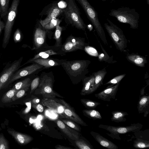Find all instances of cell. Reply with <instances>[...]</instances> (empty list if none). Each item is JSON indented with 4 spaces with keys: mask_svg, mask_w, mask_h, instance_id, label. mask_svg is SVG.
Wrapping results in <instances>:
<instances>
[{
    "mask_svg": "<svg viewBox=\"0 0 149 149\" xmlns=\"http://www.w3.org/2000/svg\"><path fill=\"white\" fill-rule=\"evenodd\" d=\"M88 44L85 42L84 38L76 37L71 35L66 39L61 45V50L64 55L68 52L78 50H84L85 47Z\"/></svg>",
    "mask_w": 149,
    "mask_h": 149,
    "instance_id": "cell-9",
    "label": "cell"
},
{
    "mask_svg": "<svg viewBox=\"0 0 149 149\" xmlns=\"http://www.w3.org/2000/svg\"><path fill=\"white\" fill-rule=\"evenodd\" d=\"M40 77L38 76L31 81V91L30 93H32L37 88L40 82Z\"/></svg>",
    "mask_w": 149,
    "mask_h": 149,
    "instance_id": "cell-39",
    "label": "cell"
},
{
    "mask_svg": "<svg viewBox=\"0 0 149 149\" xmlns=\"http://www.w3.org/2000/svg\"><path fill=\"white\" fill-rule=\"evenodd\" d=\"M64 105V110L62 115L67 119L72 120L82 126L88 125L76 113L73 108L64 100L61 99H57Z\"/></svg>",
    "mask_w": 149,
    "mask_h": 149,
    "instance_id": "cell-15",
    "label": "cell"
},
{
    "mask_svg": "<svg viewBox=\"0 0 149 149\" xmlns=\"http://www.w3.org/2000/svg\"><path fill=\"white\" fill-rule=\"evenodd\" d=\"M57 20V19L56 18L52 19L49 23L46 24L44 28L48 31L55 27H56Z\"/></svg>",
    "mask_w": 149,
    "mask_h": 149,
    "instance_id": "cell-42",
    "label": "cell"
},
{
    "mask_svg": "<svg viewBox=\"0 0 149 149\" xmlns=\"http://www.w3.org/2000/svg\"><path fill=\"white\" fill-rule=\"evenodd\" d=\"M5 24L0 18V34L1 33L2 30L4 28Z\"/></svg>",
    "mask_w": 149,
    "mask_h": 149,
    "instance_id": "cell-46",
    "label": "cell"
},
{
    "mask_svg": "<svg viewBox=\"0 0 149 149\" xmlns=\"http://www.w3.org/2000/svg\"><path fill=\"white\" fill-rule=\"evenodd\" d=\"M90 133L95 140L101 146L108 149H118V146L98 133L91 131Z\"/></svg>",
    "mask_w": 149,
    "mask_h": 149,
    "instance_id": "cell-20",
    "label": "cell"
},
{
    "mask_svg": "<svg viewBox=\"0 0 149 149\" xmlns=\"http://www.w3.org/2000/svg\"><path fill=\"white\" fill-rule=\"evenodd\" d=\"M84 11L88 19L93 25L97 33L105 45H108L105 32L99 20L96 11L87 0H76Z\"/></svg>",
    "mask_w": 149,
    "mask_h": 149,
    "instance_id": "cell-5",
    "label": "cell"
},
{
    "mask_svg": "<svg viewBox=\"0 0 149 149\" xmlns=\"http://www.w3.org/2000/svg\"><path fill=\"white\" fill-rule=\"evenodd\" d=\"M147 0V3L148 5H149V0Z\"/></svg>",
    "mask_w": 149,
    "mask_h": 149,
    "instance_id": "cell-49",
    "label": "cell"
},
{
    "mask_svg": "<svg viewBox=\"0 0 149 149\" xmlns=\"http://www.w3.org/2000/svg\"><path fill=\"white\" fill-rule=\"evenodd\" d=\"M66 59L54 58H38L34 59L29 63H35L43 66L44 69L61 65Z\"/></svg>",
    "mask_w": 149,
    "mask_h": 149,
    "instance_id": "cell-18",
    "label": "cell"
},
{
    "mask_svg": "<svg viewBox=\"0 0 149 149\" xmlns=\"http://www.w3.org/2000/svg\"><path fill=\"white\" fill-rule=\"evenodd\" d=\"M133 146L136 148H146L149 147V141L138 138L134 141Z\"/></svg>",
    "mask_w": 149,
    "mask_h": 149,
    "instance_id": "cell-35",
    "label": "cell"
},
{
    "mask_svg": "<svg viewBox=\"0 0 149 149\" xmlns=\"http://www.w3.org/2000/svg\"><path fill=\"white\" fill-rule=\"evenodd\" d=\"M101 0L102 1H109V0H110V1H113L114 0Z\"/></svg>",
    "mask_w": 149,
    "mask_h": 149,
    "instance_id": "cell-48",
    "label": "cell"
},
{
    "mask_svg": "<svg viewBox=\"0 0 149 149\" xmlns=\"http://www.w3.org/2000/svg\"><path fill=\"white\" fill-rule=\"evenodd\" d=\"M125 74H124L119 75H118L109 80L106 83L105 85L109 84V86H113L119 82L126 76Z\"/></svg>",
    "mask_w": 149,
    "mask_h": 149,
    "instance_id": "cell-37",
    "label": "cell"
},
{
    "mask_svg": "<svg viewBox=\"0 0 149 149\" xmlns=\"http://www.w3.org/2000/svg\"><path fill=\"white\" fill-rule=\"evenodd\" d=\"M43 69H44V67L43 66L37 63H33L32 64L24 67L15 72L3 88H6L10 84L18 79L36 73L37 72H38Z\"/></svg>",
    "mask_w": 149,
    "mask_h": 149,
    "instance_id": "cell-11",
    "label": "cell"
},
{
    "mask_svg": "<svg viewBox=\"0 0 149 149\" xmlns=\"http://www.w3.org/2000/svg\"><path fill=\"white\" fill-rule=\"evenodd\" d=\"M126 58L129 62L141 67H145V64L147 63V61L146 57L137 54L128 53L127 55Z\"/></svg>",
    "mask_w": 149,
    "mask_h": 149,
    "instance_id": "cell-25",
    "label": "cell"
},
{
    "mask_svg": "<svg viewBox=\"0 0 149 149\" xmlns=\"http://www.w3.org/2000/svg\"><path fill=\"white\" fill-rule=\"evenodd\" d=\"M63 9L58 6V2L54 1L49 4L43 9L39 15L41 16L45 15L46 17L43 20H40L39 22L42 26L44 27L51 20L56 18L63 13Z\"/></svg>",
    "mask_w": 149,
    "mask_h": 149,
    "instance_id": "cell-10",
    "label": "cell"
},
{
    "mask_svg": "<svg viewBox=\"0 0 149 149\" xmlns=\"http://www.w3.org/2000/svg\"><path fill=\"white\" fill-rule=\"evenodd\" d=\"M48 30L45 29L38 21L33 34V49H38L48 46L46 43V34Z\"/></svg>",
    "mask_w": 149,
    "mask_h": 149,
    "instance_id": "cell-12",
    "label": "cell"
},
{
    "mask_svg": "<svg viewBox=\"0 0 149 149\" xmlns=\"http://www.w3.org/2000/svg\"><path fill=\"white\" fill-rule=\"evenodd\" d=\"M66 2L67 6L63 11L65 22L78 29L85 31L86 26L81 17L79 9L75 0H66Z\"/></svg>",
    "mask_w": 149,
    "mask_h": 149,
    "instance_id": "cell-2",
    "label": "cell"
},
{
    "mask_svg": "<svg viewBox=\"0 0 149 149\" xmlns=\"http://www.w3.org/2000/svg\"><path fill=\"white\" fill-rule=\"evenodd\" d=\"M84 51L90 55L98 56V54L97 50L94 48L87 45L86 46L84 49Z\"/></svg>",
    "mask_w": 149,
    "mask_h": 149,
    "instance_id": "cell-40",
    "label": "cell"
},
{
    "mask_svg": "<svg viewBox=\"0 0 149 149\" xmlns=\"http://www.w3.org/2000/svg\"><path fill=\"white\" fill-rule=\"evenodd\" d=\"M111 114L112 116L111 118V120L116 123L125 121L126 118L125 117L128 115L127 112L120 111H112Z\"/></svg>",
    "mask_w": 149,
    "mask_h": 149,
    "instance_id": "cell-26",
    "label": "cell"
},
{
    "mask_svg": "<svg viewBox=\"0 0 149 149\" xmlns=\"http://www.w3.org/2000/svg\"><path fill=\"white\" fill-rule=\"evenodd\" d=\"M56 149H72L73 148L68 146H63L60 145H57L55 146Z\"/></svg>",
    "mask_w": 149,
    "mask_h": 149,
    "instance_id": "cell-45",
    "label": "cell"
},
{
    "mask_svg": "<svg viewBox=\"0 0 149 149\" xmlns=\"http://www.w3.org/2000/svg\"><path fill=\"white\" fill-rule=\"evenodd\" d=\"M91 61L88 60H65L61 64L66 73L73 81H82L89 72L88 68Z\"/></svg>",
    "mask_w": 149,
    "mask_h": 149,
    "instance_id": "cell-1",
    "label": "cell"
},
{
    "mask_svg": "<svg viewBox=\"0 0 149 149\" xmlns=\"http://www.w3.org/2000/svg\"><path fill=\"white\" fill-rule=\"evenodd\" d=\"M19 1L20 0H13L7 14L2 44V47L4 49L6 48L9 41Z\"/></svg>",
    "mask_w": 149,
    "mask_h": 149,
    "instance_id": "cell-7",
    "label": "cell"
},
{
    "mask_svg": "<svg viewBox=\"0 0 149 149\" xmlns=\"http://www.w3.org/2000/svg\"><path fill=\"white\" fill-rule=\"evenodd\" d=\"M17 91L13 88L3 95L1 99V101L4 103L12 102V99Z\"/></svg>",
    "mask_w": 149,
    "mask_h": 149,
    "instance_id": "cell-34",
    "label": "cell"
},
{
    "mask_svg": "<svg viewBox=\"0 0 149 149\" xmlns=\"http://www.w3.org/2000/svg\"><path fill=\"white\" fill-rule=\"evenodd\" d=\"M28 90L26 89H23L17 91L12 99V101H15L23 97Z\"/></svg>",
    "mask_w": 149,
    "mask_h": 149,
    "instance_id": "cell-38",
    "label": "cell"
},
{
    "mask_svg": "<svg viewBox=\"0 0 149 149\" xmlns=\"http://www.w3.org/2000/svg\"><path fill=\"white\" fill-rule=\"evenodd\" d=\"M8 143L3 134L0 135V149H9Z\"/></svg>",
    "mask_w": 149,
    "mask_h": 149,
    "instance_id": "cell-41",
    "label": "cell"
},
{
    "mask_svg": "<svg viewBox=\"0 0 149 149\" xmlns=\"http://www.w3.org/2000/svg\"><path fill=\"white\" fill-rule=\"evenodd\" d=\"M10 0H0V16L1 18L6 16L9 10Z\"/></svg>",
    "mask_w": 149,
    "mask_h": 149,
    "instance_id": "cell-32",
    "label": "cell"
},
{
    "mask_svg": "<svg viewBox=\"0 0 149 149\" xmlns=\"http://www.w3.org/2000/svg\"><path fill=\"white\" fill-rule=\"evenodd\" d=\"M8 133L11 135L19 144L26 145L32 141V137L28 135L22 134L10 129L7 130Z\"/></svg>",
    "mask_w": 149,
    "mask_h": 149,
    "instance_id": "cell-21",
    "label": "cell"
},
{
    "mask_svg": "<svg viewBox=\"0 0 149 149\" xmlns=\"http://www.w3.org/2000/svg\"><path fill=\"white\" fill-rule=\"evenodd\" d=\"M62 121L65 124L74 130L79 132H81V127L75 122L69 119H62Z\"/></svg>",
    "mask_w": 149,
    "mask_h": 149,
    "instance_id": "cell-36",
    "label": "cell"
},
{
    "mask_svg": "<svg viewBox=\"0 0 149 149\" xmlns=\"http://www.w3.org/2000/svg\"><path fill=\"white\" fill-rule=\"evenodd\" d=\"M109 15L116 18L120 22L128 24L132 29H138L140 15L134 8L122 7L112 9Z\"/></svg>",
    "mask_w": 149,
    "mask_h": 149,
    "instance_id": "cell-3",
    "label": "cell"
},
{
    "mask_svg": "<svg viewBox=\"0 0 149 149\" xmlns=\"http://www.w3.org/2000/svg\"><path fill=\"white\" fill-rule=\"evenodd\" d=\"M103 53H101L98 56V60L101 62L104 61L109 63H113L117 62L113 61V56H110L105 50L100 43Z\"/></svg>",
    "mask_w": 149,
    "mask_h": 149,
    "instance_id": "cell-29",
    "label": "cell"
},
{
    "mask_svg": "<svg viewBox=\"0 0 149 149\" xmlns=\"http://www.w3.org/2000/svg\"><path fill=\"white\" fill-rule=\"evenodd\" d=\"M41 104L53 111L62 114L64 110V105L55 98H44L41 100Z\"/></svg>",
    "mask_w": 149,
    "mask_h": 149,
    "instance_id": "cell-17",
    "label": "cell"
},
{
    "mask_svg": "<svg viewBox=\"0 0 149 149\" xmlns=\"http://www.w3.org/2000/svg\"><path fill=\"white\" fill-rule=\"evenodd\" d=\"M80 101L84 107L88 109H93L95 108L101 103L94 100L85 99H82Z\"/></svg>",
    "mask_w": 149,
    "mask_h": 149,
    "instance_id": "cell-33",
    "label": "cell"
},
{
    "mask_svg": "<svg viewBox=\"0 0 149 149\" xmlns=\"http://www.w3.org/2000/svg\"><path fill=\"white\" fill-rule=\"evenodd\" d=\"M95 77L94 75L92 74L89 76H86L82 80L83 87L80 92L82 95H85L90 94L91 88L94 85Z\"/></svg>",
    "mask_w": 149,
    "mask_h": 149,
    "instance_id": "cell-24",
    "label": "cell"
},
{
    "mask_svg": "<svg viewBox=\"0 0 149 149\" xmlns=\"http://www.w3.org/2000/svg\"><path fill=\"white\" fill-rule=\"evenodd\" d=\"M120 84V82L112 86H108L104 90L95 94V96L104 101H110L111 99H115Z\"/></svg>",
    "mask_w": 149,
    "mask_h": 149,
    "instance_id": "cell-16",
    "label": "cell"
},
{
    "mask_svg": "<svg viewBox=\"0 0 149 149\" xmlns=\"http://www.w3.org/2000/svg\"><path fill=\"white\" fill-rule=\"evenodd\" d=\"M107 73V71L105 68L93 73L95 76V79L94 85L91 90L90 94L95 92L102 84L104 79Z\"/></svg>",
    "mask_w": 149,
    "mask_h": 149,
    "instance_id": "cell-23",
    "label": "cell"
},
{
    "mask_svg": "<svg viewBox=\"0 0 149 149\" xmlns=\"http://www.w3.org/2000/svg\"><path fill=\"white\" fill-rule=\"evenodd\" d=\"M40 77L39 85L35 91V94L41 95L44 98H54L56 97H63L53 90L54 79L52 71L49 72H43Z\"/></svg>",
    "mask_w": 149,
    "mask_h": 149,
    "instance_id": "cell-4",
    "label": "cell"
},
{
    "mask_svg": "<svg viewBox=\"0 0 149 149\" xmlns=\"http://www.w3.org/2000/svg\"><path fill=\"white\" fill-rule=\"evenodd\" d=\"M22 34L20 30L18 28L15 31L14 35V40L16 42L20 41L22 39Z\"/></svg>",
    "mask_w": 149,
    "mask_h": 149,
    "instance_id": "cell-43",
    "label": "cell"
},
{
    "mask_svg": "<svg viewBox=\"0 0 149 149\" xmlns=\"http://www.w3.org/2000/svg\"><path fill=\"white\" fill-rule=\"evenodd\" d=\"M107 20L109 24H104L106 30L117 49L120 52L123 51L127 47V41L123 31L108 18Z\"/></svg>",
    "mask_w": 149,
    "mask_h": 149,
    "instance_id": "cell-6",
    "label": "cell"
},
{
    "mask_svg": "<svg viewBox=\"0 0 149 149\" xmlns=\"http://www.w3.org/2000/svg\"><path fill=\"white\" fill-rule=\"evenodd\" d=\"M82 112L85 116L93 120H100L102 118L100 113L95 109H84Z\"/></svg>",
    "mask_w": 149,
    "mask_h": 149,
    "instance_id": "cell-28",
    "label": "cell"
},
{
    "mask_svg": "<svg viewBox=\"0 0 149 149\" xmlns=\"http://www.w3.org/2000/svg\"><path fill=\"white\" fill-rule=\"evenodd\" d=\"M143 126L142 124L137 123L131 124L130 125L127 126H114L100 124L98 127L109 132L110 133H107V134L113 139L120 140V134L139 131L142 128Z\"/></svg>",
    "mask_w": 149,
    "mask_h": 149,
    "instance_id": "cell-8",
    "label": "cell"
},
{
    "mask_svg": "<svg viewBox=\"0 0 149 149\" xmlns=\"http://www.w3.org/2000/svg\"><path fill=\"white\" fill-rule=\"evenodd\" d=\"M37 103L32 102V107L38 112H42L44 110L43 107L40 104H37Z\"/></svg>",
    "mask_w": 149,
    "mask_h": 149,
    "instance_id": "cell-44",
    "label": "cell"
},
{
    "mask_svg": "<svg viewBox=\"0 0 149 149\" xmlns=\"http://www.w3.org/2000/svg\"><path fill=\"white\" fill-rule=\"evenodd\" d=\"M61 46H56L55 45L49 46L42 48L38 49L40 52L36 54L32 58L29 59L26 63L21 66H22L29 63L31 61L38 58H47L50 56L55 55H58L61 56H64L61 50Z\"/></svg>",
    "mask_w": 149,
    "mask_h": 149,
    "instance_id": "cell-14",
    "label": "cell"
},
{
    "mask_svg": "<svg viewBox=\"0 0 149 149\" xmlns=\"http://www.w3.org/2000/svg\"><path fill=\"white\" fill-rule=\"evenodd\" d=\"M56 123L60 130L69 138L74 140L79 139V135L78 132L65 124L62 120H57Z\"/></svg>",
    "mask_w": 149,
    "mask_h": 149,
    "instance_id": "cell-19",
    "label": "cell"
},
{
    "mask_svg": "<svg viewBox=\"0 0 149 149\" xmlns=\"http://www.w3.org/2000/svg\"><path fill=\"white\" fill-rule=\"evenodd\" d=\"M23 59L21 57L13 62L10 65L4 69L0 75V91L10 79L12 74L21 67V64Z\"/></svg>",
    "mask_w": 149,
    "mask_h": 149,
    "instance_id": "cell-13",
    "label": "cell"
},
{
    "mask_svg": "<svg viewBox=\"0 0 149 149\" xmlns=\"http://www.w3.org/2000/svg\"><path fill=\"white\" fill-rule=\"evenodd\" d=\"M74 143L80 149H93V146L85 139H79L75 140Z\"/></svg>",
    "mask_w": 149,
    "mask_h": 149,
    "instance_id": "cell-31",
    "label": "cell"
},
{
    "mask_svg": "<svg viewBox=\"0 0 149 149\" xmlns=\"http://www.w3.org/2000/svg\"><path fill=\"white\" fill-rule=\"evenodd\" d=\"M31 82V80L30 78H27L16 83L13 88L17 91L23 89H29Z\"/></svg>",
    "mask_w": 149,
    "mask_h": 149,
    "instance_id": "cell-30",
    "label": "cell"
},
{
    "mask_svg": "<svg viewBox=\"0 0 149 149\" xmlns=\"http://www.w3.org/2000/svg\"><path fill=\"white\" fill-rule=\"evenodd\" d=\"M147 86H146L145 87H143L140 90V96H142L144 94L145 89Z\"/></svg>",
    "mask_w": 149,
    "mask_h": 149,
    "instance_id": "cell-47",
    "label": "cell"
},
{
    "mask_svg": "<svg viewBox=\"0 0 149 149\" xmlns=\"http://www.w3.org/2000/svg\"><path fill=\"white\" fill-rule=\"evenodd\" d=\"M137 108L139 113H144V117H146L149 113V96H140L138 102Z\"/></svg>",
    "mask_w": 149,
    "mask_h": 149,
    "instance_id": "cell-22",
    "label": "cell"
},
{
    "mask_svg": "<svg viewBox=\"0 0 149 149\" xmlns=\"http://www.w3.org/2000/svg\"><path fill=\"white\" fill-rule=\"evenodd\" d=\"M61 22V20L57 19L56 30L54 35V38L56 40V43L54 45L58 47L62 45L61 36L63 28L60 26V24Z\"/></svg>",
    "mask_w": 149,
    "mask_h": 149,
    "instance_id": "cell-27",
    "label": "cell"
}]
</instances>
